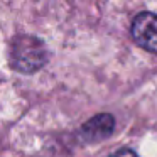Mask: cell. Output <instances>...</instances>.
<instances>
[{"mask_svg":"<svg viewBox=\"0 0 157 157\" xmlns=\"http://www.w3.org/2000/svg\"><path fill=\"white\" fill-rule=\"evenodd\" d=\"M48 61L46 48L37 37L19 36L10 48V64L21 73H34L41 69Z\"/></svg>","mask_w":157,"mask_h":157,"instance_id":"obj_1","label":"cell"},{"mask_svg":"<svg viewBox=\"0 0 157 157\" xmlns=\"http://www.w3.org/2000/svg\"><path fill=\"white\" fill-rule=\"evenodd\" d=\"M132 36L135 42L145 51L157 52V15L142 12L133 19Z\"/></svg>","mask_w":157,"mask_h":157,"instance_id":"obj_2","label":"cell"},{"mask_svg":"<svg viewBox=\"0 0 157 157\" xmlns=\"http://www.w3.org/2000/svg\"><path fill=\"white\" fill-rule=\"evenodd\" d=\"M113 128H115V118L110 113H101L88 120L83 125L81 133L88 140H101L112 135Z\"/></svg>","mask_w":157,"mask_h":157,"instance_id":"obj_3","label":"cell"},{"mask_svg":"<svg viewBox=\"0 0 157 157\" xmlns=\"http://www.w3.org/2000/svg\"><path fill=\"white\" fill-rule=\"evenodd\" d=\"M112 157H139V155L130 149H122V150H118V152H115Z\"/></svg>","mask_w":157,"mask_h":157,"instance_id":"obj_4","label":"cell"}]
</instances>
